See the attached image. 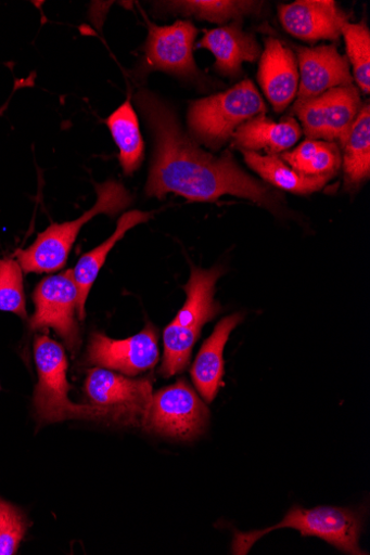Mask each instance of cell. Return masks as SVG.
<instances>
[{
	"mask_svg": "<svg viewBox=\"0 0 370 555\" xmlns=\"http://www.w3.org/2000/svg\"><path fill=\"white\" fill-rule=\"evenodd\" d=\"M242 320L243 315L239 313L224 319L213 335L203 343L191 369L195 388L207 403L215 400L224 385L225 348L231 333Z\"/></svg>",
	"mask_w": 370,
	"mask_h": 555,
	"instance_id": "cell-17",
	"label": "cell"
},
{
	"mask_svg": "<svg viewBox=\"0 0 370 555\" xmlns=\"http://www.w3.org/2000/svg\"><path fill=\"white\" fill-rule=\"evenodd\" d=\"M222 274L224 271L218 268L192 269L190 280L184 286V306L164 332L165 354L161 370L163 376H175L189 366L202 328L220 313L221 307L215 299V293Z\"/></svg>",
	"mask_w": 370,
	"mask_h": 555,
	"instance_id": "cell-3",
	"label": "cell"
},
{
	"mask_svg": "<svg viewBox=\"0 0 370 555\" xmlns=\"http://www.w3.org/2000/svg\"><path fill=\"white\" fill-rule=\"evenodd\" d=\"M342 36L347 47L348 63L353 66L354 79L360 90L370 91V33L366 24L345 23Z\"/></svg>",
	"mask_w": 370,
	"mask_h": 555,
	"instance_id": "cell-25",
	"label": "cell"
},
{
	"mask_svg": "<svg viewBox=\"0 0 370 555\" xmlns=\"http://www.w3.org/2000/svg\"><path fill=\"white\" fill-rule=\"evenodd\" d=\"M149 34L143 50L148 70H161L183 78L200 75L193 57L196 27L188 21L156 26L148 21Z\"/></svg>",
	"mask_w": 370,
	"mask_h": 555,
	"instance_id": "cell-12",
	"label": "cell"
},
{
	"mask_svg": "<svg viewBox=\"0 0 370 555\" xmlns=\"http://www.w3.org/2000/svg\"><path fill=\"white\" fill-rule=\"evenodd\" d=\"M345 184L356 189L370 176V106L362 105L350 129L340 142Z\"/></svg>",
	"mask_w": 370,
	"mask_h": 555,
	"instance_id": "cell-20",
	"label": "cell"
},
{
	"mask_svg": "<svg viewBox=\"0 0 370 555\" xmlns=\"http://www.w3.org/2000/svg\"><path fill=\"white\" fill-rule=\"evenodd\" d=\"M284 29L305 41L339 40L347 15L332 0H298L279 8Z\"/></svg>",
	"mask_w": 370,
	"mask_h": 555,
	"instance_id": "cell-13",
	"label": "cell"
},
{
	"mask_svg": "<svg viewBox=\"0 0 370 555\" xmlns=\"http://www.w3.org/2000/svg\"><path fill=\"white\" fill-rule=\"evenodd\" d=\"M95 205L79 219L51 224L29 247L15 251L14 257L23 272L41 274L62 270L84 225L99 215L115 217L132 204L131 194L118 181L95 184Z\"/></svg>",
	"mask_w": 370,
	"mask_h": 555,
	"instance_id": "cell-2",
	"label": "cell"
},
{
	"mask_svg": "<svg viewBox=\"0 0 370 555\" xmlns=\"http://www.w3.org/2000/svg\"><path fill=\"white\" fill-rule=\"evenodd\" d=\"M241 153L246 165L263 180L291 193L304 195L321 191L331 180L323 177L303 176L288 166L278 156H261L257 153H252V151H241Z\"/></svg>",
	"mask_w": 370,
	"mask_h": 555,
	"instance_id": "cell-21",
	"label": "cell"
},
{
	"mask_svg": "<svg viewBox=\"0 0 370 555\" xmlns=\"http://www.w3.org/2000/svg\"><path fill=\"white\" fill-rule=\"evenodd\" d=\"M33 299L35 313L29 320L30 328L54 330L75 354L81 345V337L76 320L78 288L73 270L44 278L36 286Z\"/></svg>",
	"mask_w": 370,
	"mask_h": 555,
	"instance_id": "cell-9",
	"label": "cell"
},
{
	"mask_svg": "<svg viewBox=\"0 0 370 555\" xmlns=\"http://www.w3.org/2000/svg\"><path fill=\"white\" fill-rule=\"evenodd\" d=\"M91 405L109 414L110 420L123 425H142L152 399L150 379H132L95 367L85 382Z\"/></svg>",
	"mask_w": 370,
	"mask_h": 555,
	"instance_id": "cell-8",
	"label": "cell"
},
{
	"mask_svg": "<svg viewBox=\"0 0 370 555\" xmlns=\"http://www.w3.org/2000/svg\"><path fill=\"white\" fill-rule=\"evenodd\" d=\"M151 218L152 214L139 210H132L125 214L118 220L114 234L79 259L77 266L73 269V272L78 288L77 315L80 321L86 318L87 298L100 270L105 263V260H107L111 250L128 231L141 223L148 222Z\"/></svg>",
	"mask_w": 370,
	"mask_h": 555,
	"instance_id": "cell-19",
	"label": "cell"
},
{
	"mask_svg": "<svg viewBox=\"0 0 370 555\" xmlns=\"http://www.w3.org/2000/svg\"><path fill=\"white\" fill-rule=\"evenodd\" d=\"M199 46L216 57L217 70L228 77L242 74L243 63H255L261 55L256 38L242 29L239 22L206 31Z\"/></svg>",
	"mask_w": 370,
	"mask_h": 555,
	"instance_id": "cell-16",
	"label": "cell"
},
{
	"mask_svg": "<svg viewBox=\"0 0 370 555\" xmlns=\"http://www.w3.org/2000/svg\"><path fill=\"white\" fill-rule=\"evenodd\" d=\"M163 12L173 15L194 17L216 24L240 22L243 17L257 14L263 3L244 0H187V2L156 3Z\"/></svg>",
	"mask_w": 370,
	"mask_h": 555,
	"instance_id": "cell-23",
	"label": "cell"
},
{
	"mask_svg": "<svg viewBox=\"0 0 370 555\" xmlns=\"http://www.w3.org/2000/svg\"><path fill=\"white\" fill-rule=\"evenodd\" d=\"M297 60L290 48L279 39H266L257 79L277 113L284 112L298 91Z\"/></svg>",
	"mask_w": 370,
	"mask_h": 555,
	"instance_id": "cell-15",
	"label": "cell"
},
{
	"mask_svg": "<svg viewBox=\"0 0 370 555\" xmlns=\"http://www.w3.org/2000/svg\"><path fill=\"white\" fill-rule=\"evenodd\" d=\"M38 383L35 388L36 416L43 424L69 420H110L107 413L94 405H79L68 398V360L64 347L48 335H39L34 344Z\"/></svg>",
	"mask_w": 370,
	"mask_h": 555,
	"instance_id": "cell-5",
	"label": "cell"
},
{
	"mask_svg": "<svg viewBox=\"0 0 370 555\" xmlns=\"http://www.w3.org/2000/svg\"><path fill=\"white\" fill-rule=\"evenodd\" d=\"M158 336L152 324L127 339L93 333L88 346L90 365L120 372L129 377L152 370L158 362Z\"/></svg>",
	"mask_w": 370,
	"mask_h": 555,
	"instance_id": "cell-11",
	"label": "cell"
},
{
	"mask_svg": "<svg viewBox=\"0 0 370 555\" xmlns=\"http://www.w3.org/2000/svg\"><path fill=\"white\" fill-rule=\"evenodd\" d=\"M27 528V521L21 512L0 499V555L15 554Z\"/></svg>",
	"mask_w": 370,
	"mask_h": 555,
	"instance_id": "cell-27",
	"label": "cell"
},
{
	"mask_svg": "<svg viewBox=\"0 0 370 555\" xmlns=\"http://www.w3.org/2000/svg\"><path fill=\"white\" fill-rule=\"evenodd\" d=\"M301 135V126L294 118H283L276 122L260 115L240 126L232 140L233 146L241 151L257 153L266 150L269 155L277 156L295 145Z\"/></svg>",
	"mask_w": 370,
	"mask_h": 555,
	"instance_id": "cell-18",
	"label": "cell"
},
{
	"mask_svg": "<svg viewBox=\"0 0 370 555\" xmlns=\"http://www.w3.org/2000/svg\"><path fill=\"white\" fill-rule=\"evenodd\" d=\"M361 106L359 92L350 85L330 89L316 98L297 100L294 114L307 139L341 142Z\"/></svg>",
	"mask_w": 370,
	"mask_h": 555,
	"instance_id": "cell-10",
	"label": "cell"
},
{
	"mask_svg": "<svg viewBox=\"0 0 370 555\" xmlns=\"http://www.w3.org/2000/svg\"><path fill=\"white\" fill-rule=\"evenodd\" d=\"M153 138L154 153L145 185L148 196L175 193L193 202H215L224 195L246 198L275 214L281 196L247 175L232 156L204 151L181 127L175 109L157 94L141 89L135 95Z\"/></svg>",
	"mask_w": 370,
	"mask_h": 555,
	"instance_id": "cell-1",
	"label": "cell"
},
{
	"mask_svg": "<svg viewBox=\"0 0 370 555\" xmlns=\"http://www.w3.org/2000/svg\"><path fill=\"white\" fill-rule=\"evenodd\" d=\"M281 159L303 176L332 179L342 167V150L336 142L307 139Z\"/></svg>",
	"mask_w": 370,
	"mask_h": 555,
	"instance_id": "cell-22",
	"label": "cell"
},
{
	"mask_svg": "<svg viewBox=\"0 0 370 555\" xmlns=\"http://www.w3.org/2000/svg\"><path fill=\"white\" fill-rule=\"evenodd\" d=\"M119 149V162L127 176L135 173L144 159V142L139 119L130 99L105 120Z\"/></svg>",
	"mask_w": 370,
	"mask_h": 555,
	"instance_id": "cell-24",
	"label": "cell"
},
{
	"mask_svg": "<svg viewBox=\"0 0 370 555\" xmlns=\"http://www.w3.org/2000/svg\"><path fill=\"white\" fill-rule=\"evenodd\" d=\"M208 418L204 401L188 382L180 379L152 395L142 426L157 435L191 440L204 433Z\"/></svg>",
	"mask_w": 370,
	"mask_h": 555,
	"instance_id": "cell-7",
	"label": "cell"
},
{
	"mask_svg": "<svg viewBox=\"0 0 370 555\" xmlns=\"http://www.w3.org/2000/svg\"><path fill=\"white\" fill-rule=\"evenodd\" d=\"M286 528L297 530L303 537L320 538L347 554H366L358 545L362 518L357 512L339 507L305 509L299 506L293 507L284 519L273 527L251 532H235L232 552L238 555L247 554L260 538L275 530Z\"/></svg>",
	"mask_w": 370,
	"mask_h": 555,
	"instance_id": "cell-6",
	"label": "cell"
},
{
	"mask_svg": "<svg viewBox=\"0 0 370 555\" xmlns=\"http://www.w3.org/2000/svg\"><path fill=\"white\" fill-rule=\"evenodd\" d=\"M0 312L28 319L23 270L14 259H0Z\"/></svg>",
	"mask_w": 370,
	"mask_h": 555,
	"instance_id": "cell-26",
	"label": "cell"
},
{
	"mask_svg": "<svg viewBox=\"0 0 370 555\" xmlns=\"http://www.w3.org/2000/svg\"><path fill=\"white\" fill-rule=\"evenodd\" d=\"M296 60L301 72L297 100L316 98L330 89L353 85L347 57L341 55L335 46L299 47Z\"/></svg>",
	"mask_w": 370,
	"mask_h": 555,
	"instance_id": "cell-14",
	"label": "cell"
},
{
	"mask_svg": "<svg viewBox=\"0 0 370 555\" xmlns=\"http://www.w3.org/2000/svg\"><path fill=\"white\" fill-rule=\"evenodd\" d=\"M267 112L254 83L245 79L225 92L193 101L189 131L194 141L219 150L240 126Z\"/></svg>",
	"mask_w": 370,
	"mask_h": 555,
	"instance_id": "cell-4",
	"label": "cell"
}]
</instances>
